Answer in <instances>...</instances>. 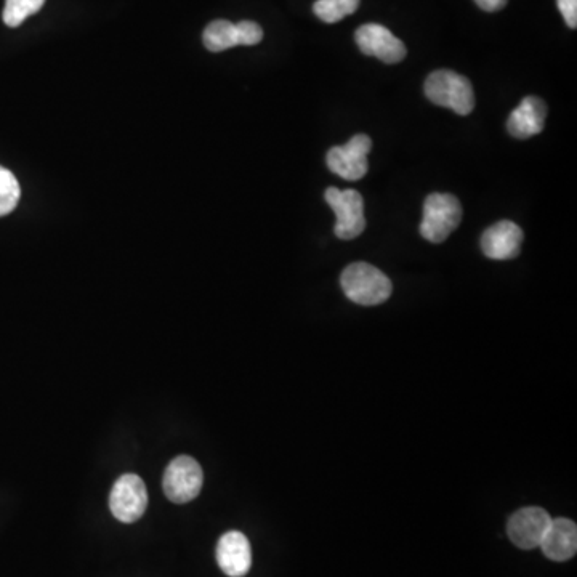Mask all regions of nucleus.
I'll use <instances>...</instances> for the list:
<instances>
[{
	"instance_id": "nucleus-19",
	"label": "nucleus",
	"mask_w": 577,
	"mask_h": 577,
	"mask_svg": "<svg viewBox=\"0 0 577 577\" xmlns=\"http://www.w3.org/2000/svg\"><path fill=\"white\" fill-rule=\"evenodd\" d=\"M507 2L509 0H475V4L485 12H499V10L504 9Z\"/></svg>"
},
{
	"instance_id": "nucleus-14",
	"label": "nucleus",
	"mask_w": 577,
	"mask_h": 577,
	"mask_svg": "<svg viewBox=\"0 0 577 577\" xmlns=\"http://www.w3.org/2000/svg\"><path fill=\"white\" fill-rule=\"evenodd\" d=\"M545 557L553 561H566L576 555L577 528L568 518H557L550 523L541 545Z\"/></svg>"
},
{
	"instance_id": "nucleus-2",
	"label": "nucleus",
	"mask_w": 577,
	"mask_h": 577,
	"mask_svg": "<svg viewBox=\"0 0 577 577\" xmlns=\"http://www.w3.org/2000/svg\"><path fill=\"white\" fill-rule=\"evenodd\" d=\"M425 95L433 105L452 109L460 116H467L475 108L472 82L448 69H440L427 77Z\"/></svg>"
},
{
	"instance_id": "nucleus-15",
	"label": "nucleus",
	"mask_w": 577,
	"mask_h": 577,
	"mask_svg": "<svg viewBox=\"0 0 577 577\" xmlns=\"http://www.w3.org/2000/svg\"><path fill=\"white\" fill-rule=\"evenodd\" d=\"M360 2L361 0H318L313 5V12L319 20L332 25L348 15H353L360 7Z\"/></svg>"
},
{
	"instance_id": "nucleus-17",
	"label": "nucleus",
	"mask_w": 577,
	"mask_h": 577,
	"mask_svg": "<svg viewBox=\"0 0 577 577\" xmlns=\"http://www.w3.org/2000/svg\"><path fill=\"white\" fill-rule=\"evenodd\" d=\"M21 188L17 177L9 169L0 166V217L9 215L20 201Z\"/></svg>"
},
{
	"instance_id": "nucleus-4",
	"label": "nucleus",
	"mask_w": 577,
	"mask_h": 577,
	"mask_svg": "<svg viewBox=\"0 0 577 577\" xmlns=\"http://www.w3.org/2000/svg\"><path fill=\"white\" fill-rule=\"evenodd\" d=\"M327 204L335 212V236L350 241L366 230L364 199L356 190L327 188L324 193Z\"/></svg>"
},
{
	"instance_id": "nucleus-3",
	"label": "nucleus",
	"mask_w": 577,
	"mask_h": 577,
	"mask_svg": "<svg viewBox=\"0 0 577 577\" xmlns=\"http://www.w3.org/2000/svg\"><path fill=\"white\" fill-rule=\"evenodd\" d=\"M462 220V206L456 196L433 193L425 199L424 218L420 235L430 243H443L456 230Z\"/></svg>"
},
{
	"instance_id": "nucleus-5",
	"label": "nucleus",
	"mask_w": 577,
	"mask_h": 577,
	"mask_svg": "<svg viewBox=\"0 0 577 577\" xmlns=\"http://www.w3.org/2000/svg\"><path fill=\"white\" fill-rule=\"evenodd\" d=\"M204 483L201 465L190 456H180L167 465L164 472V493L175 504H186L199 496Z\"/></svg>"
},
{
	"instance_id": "nucleus-10",
	"label": "nucleus",
	"mask_w": 577,
	"mask_h": 577,
	"mask_svg": "<svg viewBox=\"0 0 577 577\" xmlns=\"http://www.w3.org/2000/svg\"><path fill=\"white\" fill-rule=\"evenodd\" d=\"M552 517L544 509L528 507L513 513L507 525L510 541L523 550L536 549L541 545Z\"/></svg>"
},
{
	"instance_id": "nucleus-6",
	"label": "nucleus",
	"mask_w": 577,
	"mask_h": 577,
	"mask_svg": "<svg viewBox=\"0 0 577 577\" xmlns=\"http://www.w3.org/2000/svg\"><path fill=\"white\" fill-rule=\"evenodd\" d=\"M148 507V491L142 478L134 473L122 475L114 483L109 496V509L122 523H135L140 520Z\"/></svg>"
},
{
	"instance_id": "nucleus-13",
	"label": "nucleus",
	"mask_w": 577,
	"mask_h": 577,
	"mask_svg": "<svg viewBox=\"0 0 577 577\" xmlns=\"http://www.w3.org/2000/svg\"><path fill=\"white\" fill-rule=\"evenodd\" d=\"M547 118V106L537 97H526L517 108L513 109L507 121V130L518 140L541 134Z\"/></svg>"
},
{
	"instance_id": "nucleus-12",
	"label": "nucleus",
	"mask_w": 577,
	"mask_h": 577,
	"mask_svg": "<svg viewBox=\"0 0 577 577\" xmlns=\"http://www.w3.org/2000/svg\"><path fill=\"white\" fill-rule=\"evenodd\" d=\"M521 243L523 231L520 226L510 220H502L485 231L481 238V249L488 259L510 260L520 254Z\"/></svg>"
},
{
	"instance_id": "nucleus-8",
	"label": "nucleus",
	"mask_w": 577,
	"mask_h": 577,
	"mask_svg": "<svg viewBox=\"0 0 577 577\" xmlns=\"http://www.w3.org/2000/svg\"><path fill=\"white\" fill-rule=\"evenodd\" d=\"M262 39V28L254 21H241L238 25L226 20L212 21L202 36L206 49L215 53L236 45H257Z\"/></svg>"
},
{
	"instance_id": "nucleus-16",
	"label": "nucleus",
	"mask_w": 577,
	"mask_h": 577,
	"mask_svg": "<svg viewBox=\"0 0 577 577\" xmlns=\"http://www.w3.org/2000/svg\"><path fill=\"white\" fill-rule=\"evenodd\" d=\"M44 4L45 0H5L4 13H2L5 25L9 28H18L23 25L26 18L39 12Z\"/></svg>"
},
{
	"instance_id": "nucleus-9",
	"label": "nucleus",
	"mask_w": 577,
	"mask_h": 577,
	"mask_svg": "<svg viewBox=\"0 0 577 577\" xmlns=\"http://www.w3.org/2000/svg\"><path fill=\"white\" fill-rule=\"evenodd\" d=\"M355 41L364 55L379 58L387 65L400 63L408 55L406 45L390 29L376 25V23H369L358 28Z\"/></svg>"
},
{
	"instance_id": "nucleus-1",
	"label": "nucleus",
	"mask_w": 577,
	"mask_h": 577,
	"mask_svg": "<svg viewBox=\"0 0 577 577\" xmlns=\"http://www.w3.org/2000/svg\"><path fill=\"white\" fill-rule=\"evenodd\" d=\"M340 284L348 299L363 307H376L387 302L393 291L388 276L379 268L364 262L348 265L343 270Z\"/></svg>"
},
{
	"instance_id": "nucleus-11",
	"label": "nucleus",
	"mask_w": 577,
	"mask_h": 577,
	"mask_svg": "<svg viewBox=\"0 0 577 577\" xmlns=\"http://www.w3.org/2000/svg\"><path fill=\"white\" fill-rule=\"evenodd\" d=\"M217 563L226 576H246L252 566L249 539L239 531L223 534L217 544Z\"/></svg>"
},
{
	"instance_id": "nucleus-7",
	"label": "nucleus",
	"mask_w": 577,
	"mask_h": 577,
	"mask_svg": "<svg viewBox=\"0 0 577 577\" xmlns=\"http://www.w3.org/2000/svg\"><path fill=\"white\" fill-rule=\"evenodd\" d=\"M372 142L368 135H355L345 146H335L327 153V167L332 174L356 182L368 174V154Z\"/></svg>"
},
{
	"instance_id": "nucleus-18",
	"label": "nucleus",
	"mask_w": 577,
	"mask_h": 577,
	"mask_svg": "<svg viewBox=\"0 0 577 577\" xmlns=\"http://www.w3.org/2000/svg\"><path fill=\"white\" fill-rule=\"evenodd\" d=\"M558 10L565 18L566 25L571 29L577 28V0H557Z\"/></svg>"
}]
</instances>
